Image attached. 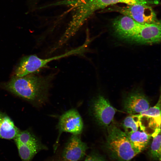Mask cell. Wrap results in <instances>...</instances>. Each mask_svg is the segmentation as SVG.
Listing matches in <instances>:
<instances>
[{"label": "cell", "instance_id": "16", "mask_svg": "<svg viewBox=\"0 0 161 161\" xmlns=\"http://www.w3.org/2000/svg\"><path fill=\"white\" fill-rule=\"evenodd\" d=\"M122 126L125 133L129 135L139 129L145 130L146 128L142 123L141 117L139 114H132L127 117L123 120Z\"/></svg>", "mask_w": 161, "mask_h": 161}, {"label": "cell", "instance_id": "19", "mask_svg": "<svg viewBox=\"0 0 161 161\" xmlns=\"http://www.w3.org/2000/svg\"><path fill=\"white\" fill-rule=\"evenodd\" d=\"M80 0H62L61 3L62 5L72 6Z\"/></svg>", "mask_w": 161, "mask_h": 161}, {"label": "cell", "instance_id": "9", "mask_svg": "<svg viewBox=\"0 0 161 161\" xmlns=\"http://www.w3.org/2000/svg\"><path fill=\"white\" fill-rule=\"evenodd\" d=\"M89 148L80 135L72 134L66 143L62 156L64 161H78L84 157Z\"/></svg>", "mask_w": 161, "mask_h": 161}, {"label": "cell", "instance_id": "11", "mask_svg": "<svg viewBox=\"0 0 161 161\" xmlns=\"http://www.w3.org/2000/svg\"><path fill=\"white\" fill-rule=\"evenodd\" d=\"M112 24L114 30L117 35L127 39L143 24L139 23L129 17L123 15L114 19Z\"/></svg>", "mask_w": 161, "mask_h": 161}, {"label": "cell", "instance_id": "14", "mask_svg": "<svg viewBox=\"0 0 161 161\" xmlns=\"http://www.w3.org/2000/svg\"><path fill=\"white\" fill-rule=\"evenodd\" d=\"M127 136L133 148L138 154L147 147L152 137L151 134L140 129Z\"/></svg>", "mask_w": 161, "mask_h": 161}, {"label": "cell", "instance_id": "6", "mask_svg": "<svg viewBox=\"0 0 161 161\" xmlns=\"http://www.w3.org/2000/svg\"><path fill=\"white\" fill-rule=\"evenodd\" d=\"M83 128L82 119L76 110L72 109L64 113L59 119L57 126L58 135L55 145V149H56L60 137L63 132H67L72 134L80 135Z\"/></svg>", "mask_w": 161, "mask_h": 161}, {"label": "cell", "instance_id": "15", "mask_svg": "<svg viewBox=\"0 0 161 161\" xmlns=\"http://www.w3.org/2000/svg\"><path fill=\"white\" fill-rule=\"evenodd\" d=\"M161 96L154 106L139 114L142 119L146 120L148 126L154 131L161 126Z\"/></svg>", "mask_w": 161, "mask_h": 161}, {"label": "cell", "instance_id": "20", "mask_svg": "<svg viewBox=\"0 0 161 161\" xmlns=\"http://www.w3.org/2000/svg\"><path fill=\"white\" fill-rule=\"evenodd\" d=\"M63 161H64L63 160Z\"/></svg>", "mask_w": 161, "mask_h": 161}, {"label": "cell", "instance_id": "7", "mask_svg": "<svg viewBox=\"0 0 161 161\" xmlns=\"http://www.w3.org/2000/svg\"><path fill=\"white\" fill-rule=\"evenodd\" d=\"M123 109L131 114H140L150 106L148 98L142 90L136 89L128 93L123 98Z\"/></svg>", "mask_w": 161, "mask_h": 161}, {"label": "cell", "instance_id": "3", "mask_svg": "<svg viewBox=\"0 0 161 161\" xmlns=\"http://www.w3.org/2000/svg\"><path fill=\"white\" fill-rule=\"evenodd\" d=\"M14 139L22 161H31L38 153L46 148L30 129L20 130Z\"/></svg>", "mask_w": 161, "mask_h": 161}, {"label": "cell", "instance_id": "2", "mask_svg": "<svg viewBox=\"0 0 161 161\" xmlns=\"http://www.w3.org/2000/svg\"><path fill=\"white\" fill-rule=\"evenodd\" d=\"M107 129L105 146L112 158L117 161H130L138 154L124 131L114 124H110Z\"/></svg>", "mask_w": 161, "mask_h": 161}, {"label": "cell", "instance_id": "12", "mask_svg": "<svg viewBox=\"0 0 161 161\" xmlns=\"http://www.w3.org/2000/svg\"><path fill=\"white\" fill-rule=\"evenodd\" d=\"M41 58L35 55L23 57L15 71L16 76L21 77L37 72L43 68Z\"/></svg>", "mask_w": 161, "mask_h": 161}, {"label": "cell", "instance_id": "10", "mask_svg": "<svg viewBox=\"0 0 161 161\" xmlns=\"http://www.w3.org/2000/svg\"><path fill=\"white\" fill-rule=\"evenodd\" d=\"M87 6L92 14L96 11L117 3H123L128 5L136 4L151 5L159 4L158 0H86Z\"/></svg>", "mask_w": 161, "mask_h": 161}, {"label": "cell", "instance_id": "8", "mask_svg": "<svg viewBox=\"0 0 161 161\" xmlns=\"http://www.w3.org/2000/svg\"><path fill=\"white\" fill-rule=\"evenodd\" d=\"M161 39L160 22L143 24L127 39L141 44L158 43Z\"/></svg>", "mask_w": 161, "mask_h": 161}, {"label": "cell", "instance_id": "5", "mask_svg": "<svg viewBox=\"0 0 161 161\" xmlns=\"http://www.w3.org/2000/svg\"><path fill=\"white\" fill-rule=\"evenodd\" d=\"M90 114L97 124L103 128H107L112 121L116 109L109 100L99 95L94 97L90 105Z\"/></svg>", "mask_w": 161, "mask_h": 161}, {"label": "cell", "instance_id": "13", "mask_svg": "<svg viewBox=\"0 0 161 161\" xmlns=\"http://www.w3.org/2000/svg\"><path fill=\"white\" fill-rule=\"evenodd\" d=\"M19 130L11 118L0 111V139H14Z\"/></svg>", "mask_w": 161, "mask_h": 161}, {"label": "cell", "instance_id": "4", "mask_svg": "<svg viewBox=\"0 0 161 161\" xmlns=\"http://www.w3.org/2000/svg\"><path fill=\"white\" fill-rule=\"evenodd\" d=\"M111 7L107 10L119 12L141 24L160 22L157 18L156 13L150 5L136 4L125 7L113 6Z\"/></svg>", "mask_w": 161, "mask_h": 161}, {"label": "cell", "instance_id": "17", "mask_svg": "<svg viewBox=\"0 0 161 161\" xmlns=\"http://www.w3.org/2000/svg\"><path fill=\"white\" fill-rule=\"evenodd\" d=\"M152 142L149 151V155L153 160L161 161V129H155L151 134Z\"/></svg>", "mask_w": 161, "mask_h": 161}, {"label": "cell", "instance_id": "1", "mask_svg": "<svg viewBox=\"0 0 161 161\" xmlns=\"http://www.w3.org/2000/svg\"><path fill=\"white\" fill-rule=\"evenodd\" d=\"M55 75L52 73L41 76L31 74L21 77L16 76L4 84V88L34 106H39L47 100Z\"/></svg>", "mask_w": 161, "mask_h": 161}, {"label": "cell", "instance_id": "18", "mask_svg": "<svg viewBox=\"0 0 161 161\" xmlns=\"http://www.w3.org/2000/svg\"><path fill=\"white\" fill-rule=\"evenodd\" d=\"M84 161H106V160L101 156L94 152L88 155Z\"/></svg>", "mask_w": 161, "mask_h": 161}]
</instances>
